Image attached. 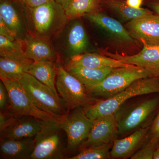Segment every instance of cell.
Segmentation results:
<instances>
[{"mask_svg": "<svg viewBox=\"0 0 159 159\" xmlns=\"http://www.w3.org/2000/svg\"><path fill=\"white\" fill-rule=\"evenodd\" d=\"M159 112V93L134 101H126L114 114L119 136H124L147 127Z\"/></svg>", "mask_w": 159, "mask_h": 159, "instance_id": "cell-1", "label": "cell"}, {"mask_svg": "<svg viewBox=\"0 0 159 159\" xmlns=\"http://www.w3.org/2000/svg\"><path fill=\"white\" fill-rule=\"evenodd\" d=\"M153 93H159V77L141 78L113 97L97 100L84 110L87 116L93 120L98 117L114 114L121 105L132 98Z\"/></svg>", "mask_w": 159, "mask_h": 159, "instance_id": "cell-2", "label": "cell"}, {"mask_svg": "<svg viewBox=\"0 0 159 159\" xmlns=\"http://www.w3.org/2000/svg\"><path fill=\"white\" fill-rule=\"evenodd\" d=\"M28 8L26 16L31 34L50 39L62 31L68 18L62 6L55 0Z\"/></svg>", "mask_w": 159, "mask_h": 159, "instance_id": "cell-3", "label": "cell"}, {"mask_svg": "<svg viewBox=\"0 0 159 159\" xmlns=\"http://www.w3.org/2000/svg\"><path fill=\"white\" fill-rule=\"evenodd\" d=\"M152 77H157L152 71L136 66L114 68L102 81L87 90L93 97L108 99L125 89L134 81Z\"/></svg>", "mask_w": 159, "mask_h": 159, "instance_id": "cell-4", "label": "cell"}, {"mask_svg": "<svg viewBox=\"0 0 159 159\" xmlns=\"http://www.w3.org/2000/svg\"><path fill=\"white\" fill-rule=\"evenodd\" d=\"M19 82L29 95L34 105L41 110L61 119L68 114L65 106L51 88L28 73Z\"/></svg>", "mask_w": 159, "mask_h": 159, "instance_id": "cell-5", "label": "cell"}, {"mask_svg": "<svg viewBox=\"0 0 159 159\" xmlns=\"http://www.w3.org/2000/svg\"><path fill=\"white\" fill-rule=\"evenodd\" d=\"M56 88L68 112L78 107L90 104L95 99L89 96L85 86L63 67L57 66Z\"/></svg>", "mask_w": 159, "mask_h": 159, "instance_id": "cell-6", "label": "cell"}, {"mask_svg": "<svg viewBox=\"0 0 159 159\" xmlns=\"http://www.w3.org/2000/svg\"><path fill=\"white\" fill-rule=\"evenodd\" d=\"M58 121L43 122L41 130L34 138L35 146L30 159L63 158L62 129Z\"/></svg>", "mask_w": 159, "mask_h": 159, "instance_id": "cell-7", "label": "cell"}, {"mask_svg": "<svg viewBox=\"0 0 159 159\" xmlns=\"http://www.w3.org/2000/svg\"><path fill=\"white\" fill-rule=\"evenodd\" d=\"M0 77L9 94V111L15 116H31L43 121H58L61 119L38 108L18 81Z\"/></svg>", "mask_w": 159, "mask_h": 159, "instance_id": "cell-8", "label": "cell"}, {"mask_svg": "<svg viewBox=\"0 0 159 159\" xmlns=\"http://www.w3.org/2000/svg\"><path fill=\"white\" fill-rule=\"evenodd\" d=\"M83 107L72 110L58 121L60 128L66 135L67 148L73 150L86 140L93 126V120L87 116Z\"/></svg>", "mask_w": 159, "mask_h": 159, "instance_id": "cell-9", "label": "cell"}, {"mask_svg": "<svg viewBox=\"0 0 159 159\" xmlns=\"http://www.w3.org/2000/svg\"><path fill=\"white\" fill-rule=\"evenodd\" d=\"M119 136L118 126L114 114L102 116L93 120L88 137L81 146L83 148L112 144Z\"/></svg>", "mask_w": 159, "mask_h": 159, "instance_id": "cell-10", "label": "cell"}, {"mask_svg": "<svg viewBox=\"0 0 159 159\" xmlns=\"http://www.w3.org/2000/svg\"><path fill=\"white\" fill-rule=\"evenodd\" d=\"M126 29L135 39L159 46V16L152 14L129 21Z\"/></svg>", "mask_w": 159, "mask_h": 159, "instance_id": "cell-11", "label": "cell"}, {"mask_svg": "<svg viewBox=\"0 0 159 159\" xmlns=\"http://www.w3.org/2000/svg\"><path fill=\"white\" fill-rule=\"evenodd\" d=\"M84 16L104 30L118 44L129 46L136 43L135 39L132 37L126 28L118 20L106 14L95 11Z\"/></svg>", "mask_w": 159, "mask_h": 159, "instance_id": "cell-12", "label": "cell"}, {"mask_svg": "<svg viewBox=\"0 0 159 159\" xmlns=\"http://www.w3.org/2000/svg\"><path fill=\"white\" fill-rule=\"evenodd\" d=\"M142 51L133 55H123L118 53H111L106 51L103 54L120 61L127 64L132 65L152 71L159 77V57L157 46L149 45L142 42Z\"/></svg>", "mask_w": 159, "mask_h": 159, "instance_id": "cell-13", "label": "cell"}, {"mask_svg": "<svg viewBox=\"0 0 159 159\" xmlns=\"http://www.w3.org/2000/svg\"><path fill=\"white\" fill-rule=\"evenodd\" d=\"M43 122L31 116L17 117L11 125L1 132V138L13 140L34 138L41 130Z\"/></svg>", "mask_w": 159, "mask_h": 159, "instance_id": "cell-14", "label": "cell"}, {"mask_svg": "<svg viewBox=\"0 0 159 159\" xmlns=\"http://www.w3.org/2000/svg\"><path fill=\"white\" fill-rule=\"evenodd\" d=\"M49 40L33 34H26L23 39L25 45V55L27 58L36 61H52L56 55Z\"/></svg>", "mask_w": 159, "mask_h": 159, "instance_id": "cell-15", "label": "cell"}, {"mask_svg": "<svg viewBox=\"0 0 159 159\" xmlns=\"http://www.w3.org/2000/svg\"><path fill=\"white\" fill-rule=\"evenodd\" d=\"M149 126L135 131L128 136L116 139L113 142L110 157L114 158H124L132 155L148 137Z\"/></svg>", "mask_w": 159, "mask_h": 159, "instance_id": "cell-16", "label": "cell"}, {"mask_svg": "<svg viewBox=\"0 0 159 159\" xmlns=\"http://www.w3.org/2000/svg\"><path fill=\"white\" fill-rule=\"evenodd\" d=\"M120 61L96 53H85L71 56L66 66L83 67L91 68H117L130 66Z\"/></svg>", "mask_w": 159, "mask_h": 159, "instance_id": "cell-17", "label": "cell"}, {"mask_svg": "<svg viewBox=\"0 0 159 159\" xmlns=\"http://www.w3.org/2000/svg\"><path fill=\"white\" fill-rule=\"evenodd\" d=\"M35 146L34 138L13 140L1 138V158L30 159Z\"/></svg>", "mask_w": 159, "mask_h": 159, "instance_id": "cell-18", "label": "cell"}, {"mask_svg": "<svg viewBox=\"0 0 159 159\" xmlns=\"http://www.w3.org/2000/svg\"><path fill=\"white\" fill-rule=\"evenodd\" d=\"M0 18L7 27L16 36L18 39L23 40L25 29L19 12L16 7L9 0H1Z\"/></svg>", "mask_w": 159, "mask_h": 159, "instance_id": "cell-19", "label": "cell"}, {"mask_svg": "<svg viewBox=\"0 0 159 159\" xmlns=\"http://www.w3.org/2000/svg\"><path fill=\"white\" fill-rule=\"evenodd\" d=\"M66 69L69 73L79 80L87 89L101 82L113 69L66 66Z\"/></svg>", "mask_w": 159, "mask_h": 159, "instance_id": "cell-20", "label": "cell"}, {"mask_svg": "<svg viewBox=\"0 0 159 159\" xmlns=\"http://www.w3.org/2000/svg\"><path fill=\"white\" fill-rule=\"evenodd\" d=\"M38 80L52 89L54 93L58 95L56 88V77L57 69L54 62L36 61L33 62L28 72Z\"/></svg>", "mask_w": 159, "mask_h": 159, "instance_id": "cell-21", "label": "cell"}, {"mask_svg": "<svg viewBox=\"0 0 159 159\" xmlns=\"http://www.w3.org/2000/svg\"><path fill=\"white\" fill-rule=\"evenodd\" d=\"M23 43V40H11L0 34L1 57L32 64L34 61L25 57Z\"/></svg>", "mask_w": 159, "mask_h": 159, "instance_id": "cell-22", "label": "cell"}, {"mask_svg": "<svg viewBox=\"0 0 159 159\" xmlns=\"http://www.w3.org/2000/svg\"><path fill=\"white\" fill-rule=\"evenodd\" d=\"M103 3L110 11L126 21H130L153 13L149 9H135L131 7L124 0H110Z\"/></svg>", "mask_w": 159, "mask_h": 159, "instance_id": "cell-23", "label": "cell"}, {"mask_svg": "<svg viewBox=\"0 0 159 159\" xmlns=\"http://www.w3.org/2000/svg\"><path fill=\"white\" fill-rule=\"evenodd\" d=\"M67 43L72 56L83 54L88 48V38L81 23L75 22L71 26L67 35Z\"/></svg>", "mask_w": 159, "mask_h": 159, "instance_id": "cell-24", "label": "cell"}, {"mask_svg": "<svg viewBox=\"0 0 159 159\" xmlns=\"http://www.w3.org/2000/svg\"><path fill=\"white\" fill-rule=\"evenodd\" d=\"M32 64L0 57V77L18 81L28 73Z\"/></svg>", "mask_w": 159, "mask_h": 159, "instance_id": "cell-25", "label": "cell"}, {"mask_svg": "<svg viewBox=\"0 0 159 159\" xmlns=\"http://www.w3.org/2000/svg\"><path fill=\"white\" fill-rule=\"evenodd\" d=\"M98 8V0H70L65 11L68 19H74L97 11Z\"/></svg>", "mask_w": 159, "mask_h": 159, "instance_id": "cell-26", "label": "cell"}, {"mask_svg": "<svg viewBox=\"0 0 159 159\" xmlns=\"http://www.w3.org/2000/svg\"><path fill=\"white\" fill-rule=\"evenodd\" d=\"M112 144L90 146L82 148L76 155L69 159H106L110 157Z\"/></svg>", "mask_w": 159, "mask_h": 159, "instance_id": "cell-27", "label": "cell"}, {"mask_svg": "<svg viewBox=\"0 0 159 159\" xmlns=\"http://www.w3.org/2000/svg\"><path fill=\"white\" fill-rule=\"evenodd\" d=\"M159 144V138L151 135L150 139L141 147L140 150L132 155L131 159H153L154 153L157 149Z\"/></svg>", "mask_w": 159, "mask_h": 159, "instance_id": "cell-28", "label": "cell"}, {"mask_svg": "<svg viewBox=\"0 0 159 159\" xmlns=\"http://www.w3.org/2000/svg\"><path fill=\"white\" fill-rule=\"evenodd\" d=\"M0 109L2 112L9 111V94L5 84L1 80L0 82Z\"/></svg>", "mask_w": 159, "mask_h": 159, "instance_id": "cell-29", "label": "cell"}, {"mask_svg": "<svg viewBox=\"0 0 159 159\" xmlns=\"http://www.w3.org/2000/svg\"><path fill=\"white\" fill-rule=\"evenodd\" d=\"M0 34L11 40L18 39L15 34L7 27L0 18Z\"/></svg>", "mask_w": 159, "mask_h": 159, "instance_id": "cell-30", "label": "cell"}, {"mask_svg": "<svg viewBox=\"0 0 159 159\" xmlns=\"http://www.w3.org/2000/svg\"><path fill=\"white\" fill-rule=\"evenodd\" d=\"M28 8H35L51 1V0H19Z\"/></svg>", "mask_w": 159, "mask_h": 159, "instance_id": "cell-31", "label": "cell"}, {"mask_svg": "<svg viewBox=\"0 0 159 159\" xmlns=\"http://www.w3.org/2000/svg\"><path fill=\"white\" fill-rule=\"evenodd\" d=\"M151 135L159 138V112L150 127Z\"/></svg>", "mask_w": 159, "mask_h": 159, "instance_id": "cell-32", "label": "cell"}, {"mask_svg": "<svg viewBox=\"0 0 159 159\" xmlns=\"http://www.w3.org/2000/svg\"><path fill=\"white\" fill-rule=\"evenodd\" d=\"M145 4L155 14L159 16V0H146Z\"/></svg>", "mask_w": 159, "mask_h": 159, "instance_id": "cell-33", "label": "cell"}, {"mask_svg": "<svg viewBox=\"0 0 159 159\" xmlns=\"http://www.w3.org/2000/svg\"><path fill=\"white\" fill-rule=\"evenodd\" d=\"M144 0H125V3L127 5L135 9L141 8L142 3Z\"/></svg>", "mask_w": 159, "mask_h": 159, "instance_id": "cell-34", "label": "cell"}, {"mask_svg": "<svg viewBox=\"0 0 159 159\" xmlns=\"http://www.w3.org/2000/svg\"><path fill=\"white\" fill-rule=\"evenodd\" d=\"M57 2L60 4L61 6H62L63 8L64 9H66V7L68 5L69 3L70 2V0H55Z\"/></svg>", "mask_w": 159, "mask_h": 159, "instance_id": "cell-35", "label": "cell"}, {"mask_svg": "<svg viewBox=\"0 0 159 159\" xmlns=\"http://www.w3.org/2000/svg\"><path fill=\"white\" fill-rule=\"evenodd\" d=\"M154 159H159V150L157 149L154 153L153 158Z\"/></svg>", "mask_w": 159, "mask_h": 159, "instance_id": "cell-36", "label": "cell"}, {"mask_svg": "<svg viewBox=\"0 0 159 159\" xmlns=\"http://www.w3.org/2000/svg\"><path fill=\"white\" fill-rule=\"evenodd\" d=\"M110 1V0H102V2L104 3L105 2H107V1Z\"/></svg>", "mask_w": 159, "mask_h": 159, "instance_id": "cell-37", "label": "cell"}, {"mask_svg": "<svg viewBox=\"0 0 159 159\" xmlns=\"http://www.w3.org/2000/svg\"><path fill=\"white\" fill-rule=\"evenodd\" d=\"M157 47L158 50V54L159 57V46H157Z\"/></svg>", "mask_w": 159, "mask_h": 159, "instance_id": "cell-38", "label": "cell"}, {"mask_svg": "<svg viewBox=\"0 0 159 159\" xmlns=\"http://www.w3.org/2000/svg\"><path fill=\"white\" fill-rule=\"evenodd\" d=\"M157 149H159V144L158 146Z\"/></svg>", "mask_w": 159, "mask_h": 159, "instance_id": "cell-39", "label": "cell"}]
</instances>
